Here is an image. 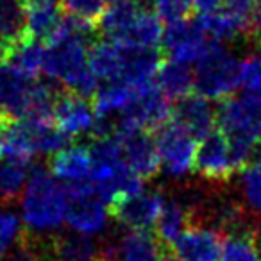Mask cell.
Returning a JSON list of instances; mask_svg holds the SVG:
<instances>
[{
    "instance_id": "f546056e",
    "label": "cell",
    "mask_w": 261,
    "mask_h": 261,
    "mask_svg": "<svg viewBox=\"0 0 261 261\" xmlns=\"http://www.w3.org/2000/svg\"><path fill=\"white\" fill-rule=\"evenodd\" d=\"M240 86L245 93L261 95V43L254 45V52L240 65Z\"/></svg>"
},
{
    "instance_id": "836d02e7",
    "label": "cell",
    "mask_w": 261,
    "mask_h": 261,
    "mask_svg": "<svg viewBox=\"0 0 261 261\" xmlns=\"http://www.w3.org/2000/svg\"><path fill=\"white\" fill-rule=\"evenodd\" d=\"M224 4V0H193V9L199 13V16L218 13Z\"/></svg>"
},
{
    "instance_id": "d6986e66",
    "label": "cell",
    "mask_w": 261,
    "mask_h": 261,
    "mask_svg": "<svg viewBox=\"0 0 261 261\" xmlns=\"http://www.w3.org/2000/svg\"><path fill=\"white\" fill-rule=\"evenodd\" d=\"M63 18L59 0H29L27 2V34L31 40L47 43L54 36Z\"/></svg>"
},
{
    "instance_id": "83f0119b",
    "label": "cell",
    "mask_w": 261,
    "mask_h": 261,
    "mask_svg": "<svg viewBox=\"0 0 261 261\" xmlns=\"http://www.w3.org/2000/svg\"><path fill=\"white\" fill-rule=\"evenodd\" d=\"M59 8L63 15L73 16L98 27L102 15L108 9V0H59Z\"/></svg>"
},
{
    "instance_id": "5bb4252c",
    "label": "cell",
    "mask_w": 261,
    "mask_h": 261,
    "mask_svg": "<svg viewBox=\"0 0 261 261\" xmlns=\"http://www.w3.org/2000/svg\"><path fill=\"white\" fill-rule=\"evenodd\" d=\"M172 120L195 140H204L217 127V109L206 97L188 95L175 102L172 108Z\"/></svg>"
},
{
    "instance_id": "7402d4cb",
    "label": "cell",
    "mask_w": 261,
    "mask_h": 261,
    "mask_svg": "<svg viewBox=\"0 0 261 261\" xmlns=\"http://www.w3.org/2000/svg\"><path fill=\"white\" fill-rule=\"evenodd\" d=\"M156 84L168 100L179 102L195 90V77L190 65L177 61H165L156 75Z\"/></svg>"
},
{
    "instance_id": "e0dca14e",
    "label": "cell",
    "mask_w": 261,
    "mask_h": 261,
    "mask_svg": "<svg viewBox=\"0 0 261 261\" xmlns=\"http://www.w3.org/2000/svg\"><path fill=\"white\" fill-rule=\"evenodd\" d=\"M193 213L188 202H182L179 199H167L165 200L163 211H161L160 218H158L156 225V238L165 249H174L177 240L182 236V232L192 225Z\"/></svg>"
},
{
    "instance_id": "30bf717a",
    "label": "cell",
    "mask_w": 261,
    "mask_h": 261,
    "mask_svg": "<svg viewBox=\"0 0 261 261\" xmlns=\"http://www.w3.org/2000/svg\"><path fill=\"white\" fill-rule=\"evenodd\" d=\"M224 234L218 229L193 222L174 245L181 261H220Z\"/></svg>"
},
{
    "instance_id": "d4e9b609",
    "label": "cell",
    "mask_w": 261,
    "mask_h": 261,
    "mask_svg": "<svg viewBox=\"0 0 261 261\" xmlns=\"http://www.w3.org/2000/svg\"><path fill=\"white\" fill-rule=\"evenodd\" d=\"M135 97V90L127 86L125 83H104L98 86L97 93L93 95V109L95 115L100 118H113V115H120Z\"/></svg>"
},
{
    "instance_id": "8992f818",
    "label": "cell",
    "mask_w": 261,
    "mask_h": 261,
    "mask_svg": "<svg viewBox=\"0 0 261 261\" xmlns=\"http://www.w3.org/2000/svg\"><path fill=\"white\" fill-rule=\"evenodd\" d=\"M163 52L170 56L172 61L192 65L199 63L210 50L211 41L200 29L197 18L179 20V22L167 23L163 33Z\"/></svg>"
},
{
    "instance_id": "d590c367",
    "label": "cell",
    "mask_w": 261,
    "mask_h": 261,
    "mask_svg": "<svg viewBox=\"0 0 261 261\" xmlns=\"http://www.w3.org/2000/svg\"><path fill=\"white\" fill-rule=\"evenodd\" d=\"M160 261H181L175 254H170V252H163V256L160 257Z\"/></svg>"
},
{
    "instance_id": "8fae6325",
    "label": "cell",
    "mask_w": 261,
    "mask_h": 261,
    "mask_svg": "<svg viewBox=\"0 0 261 261\" xmlns=\"http://www.w3.org/2000/svg\"><path fill=\"white\" fill-rule=\"evenodd\" d=\"M123 150V158L129 168L143 181L154 179L161 170V158L152 133L138 130L116 136Z\"/></svg>"
},
{
    "instance_id": "cb8c5ba5",
    "label": "cell",
    "mask_w": 261,
    "mask_h": 261,
    "mask_svg": "<svg viewBox=\"0 0 261 261\" xmlns=\"http://www.w3.org/2000/svg\"><path fill=\"white\" fill-rule=\"evenodd\" d=\"M27 38V2L0 0V45L11 48Z\"/></svg>"
},
{
    "instance_id": "8d00e7d4",
    "label": "cell",
    "mask_w": 261,
    "mask_h": 261,
    "mask_svg": "<svg viewBox=\"0 0 261 261\" xmlns=\"http://www.w3.org/2000/svg\"><path fill=\"white\" fill-rule=\"evenodd\" d=\"M257 245H259V250H261V222L257 224Z\"/></svg>"
},
{
    "instance_id": "1f68e13d",
    "label": "cell",
    "mask_w": 261,
    "mask_h": 261,
    "mask_svg": "<svg viewBox=\"0 0 261 261\" xmlns=\"http://www.w3.org/2000/svg\"><path fill=\"white\" fill-rule=\"evenodd\" d=\"M154 11L161 22L186 20L193 11V0H154Z\"/></svg>"
},
{
    "instance_id": "ffe728a7",
    "label": "cell",
    "mask_w": 261,
    "mask_h": 261,
    "mask_svg": "<svg viewBox=\"0 0 261 261\" xmlns=\"http://www.w3.org/2000/svg\"><path fill=\"white\" fill-rule=\"evenodd\" d=\"M163 25L152 11H143L113 43L130 48H160L163 41Z\"/></svg>"
},
{
    "instance_id": "7c38bea8",
    "label": "cell",
    "mask_w": 261,
    "mask_h": 261,
    "mask_svg": "<svg viewBox=\"0 0 261 261\" xmlns=\"http://www.w3.org/2000/svg\"><path fill=\"white\" fill-rule=\"evenodd\" d=\"M95 120L97 115L93 104L88 98L79 97L68 90H63L59 93L54 106V122L66 136L73 138V136L91 135Z\"/></svg>"
},
{
    "instance_id": "ab89813d",
    "label": "cell",
    "mask_w": 261,
    "mask_h": 261,
    "mask_svg": "<svg viewBox=\"0 0 261 261\" xmlns=\"http://www.w3.org/2000/svg\"><path fill=\"white\" fill-rule=\"evenodd\" d=\"M25 2H29V0H25Z\"/></svg>"
},
{
    "instance_id": "d6a6232c",
    "label": "cell",
    "mask_w": 261,
    "mask_h": 261,
    "mask_svg": "<svg viewBox=\"0 0 261 261\" xmlns=\"http://www.w3.org/2000/svg\"><path fill=\"white\" fill-rule=\"evenodd\" d=\"M254 4H256V0H224V9L231 13L232 16H236V18H240L242 22L250 25Z\"/></svg>"
},
{
    "instance_id": "6da1fadb",
    "label": "cell",
    "mask_w": 261,
    "mask_h": 261,
    "mask_svg": "<svg viewBox=\"0 0 261 261\" xmlns=\"http://www.w3.org/2000/svg\"><path fill=\"white\" fill-rule=\"evenodd\" d=\"M68 197L45 167H33L31 181L22 197V213L25 229L38 236L56 234L66 222Z\"/></svg>"
},
{
    "instance_id": "2e32d148",
    "label": "cell",
    "mask_w": 261,
    "mask_h": 261,
    "mask_svg": "<svg viewBox=\"0 0 261 261\" xmlns=\"http://www.w3.org/2000/svg\"><path fill=\"white\" fill-rule=\"evenodd\" d=\"M123 48V68L120 83H125L133 90L156 83V75L165 63L163 50L160 48Z\"/></svg>"
},
{
    "instance_id": "4dcf8cb0",
    "label": "cell",
    "mask_w": 261,
    "mask_h": 261,
    "mask_svg": "<svg viewBox=\"0 0 261 261\" xmlns=\"http://www.w3.org/2000/svg\"><path fill=\"white\" fill-rule=\"evenodd\" d=\"M22 222L15 213L0 211V259L9 252L22 236Z\"/></svg>"
},
{
    "instance_id": "ac0fdd59",
    "label": "cell",
    "mask_w": 261,
    "mask_h": 261,
    "mask_svg": "<svg viewBox=\"0 0 261 261\" xmlns=\"http://www.w3.org/2000/svg\"><path fill=\"white\" fill-rule=\"evenodd\" d=\"M48 170L66 182L86 181L91 172V152L86 145H68L48 160Z\"/></svg>"
},
{
    "instance_id": "9c48e42d",
    "label": "cell",
    "mask_w": 261,
    "mask_h": 261,
    "mask_svg": "<svg viewBox=\"0 0 261 261\" xmlns=\"http://www.w3.org/2000/svg\"><path fill=\"white\" fill-rule=\"evenodd\" d=\"M165 247L150 231H127L100 247V261H160Z\"/></svg>"
},
{
    "instance_id": "ba28073f",
    "label": "cell",
    "mask_w": 261,
    "mask_h": 261,
    "mask_svg": "<svg viewBox=\"0 0 261 261\" xmlns=\"http://www.w3.org/2000/svg\"><path fill=\"white\" fill-rule=\"evenodd\" d=\"M195 170L200 177L211 182H227L236 172L231 156L229 140L220 129L200 140L195 156Z\"/></svg>"
},
{
    "instance_id": "44dd1931",
    "label": "cell",
    "mask_w": 261,
    "mask_h": 261,
    "mask_svg": "<svg viewBox=\"0 0 261 261\" xmlns=\"http://www.w3.org/2000/svg\"><path fill=\"white\" fill-rule=\"evenodd\" d=\"M90 70L102 83L120 81L123 68V48L109 40H97L90 48Z\"/></svg>"
},
{
    "instance_id": "5b68a950",
    "label": "cell",
    "mask_w": 261,
    "mask_h": 261,
    "mask_svg": "<svg viewBox=\"0 0 261 261\" xmlns=\"http://www.w3.org/2000/svg\"><path fill=\"white\" fill-rule=\"evenodd\" d=\"M161 158V170L172 179L186 177L195 168L197 140L170 120L154 133Z\"/></svg>"
},
{
    "instance_id": "f35d334b",
    "label": "cell",
    "mask_w": 261,
    "mask_h": 261,
    "mask_svg": "<svg viewBox=\"0 0 261 261\" xmlns=\"http://www.w3.org/2000/svg\"><path fill=\"white\" fill-rule=\"evenodd\" d=\"M2 154H4V150H2V147H0V158H2Z\"/></svg>"
},
{
    "instance_id": "9a60e30c",
    "label": "cell",
    "mask_w": 261,
    "mask_h": 261,
    "mask_svg": "<svg viewBox=\"0 0 261 261\" xmlns=\"http://www.w3.org/2000/svg\"><path fill=\"white\" fill-rule=\"evenodd\" d=\"M109 210L97 197V193L77 197L68 200L66 224L73 232L93 236L108 227Z\"/></svg>"
},
{
    "instance_id": "3957f363",
    "label": "cell",
    "mask_w": 261,
    "mask_h": 261,
    "mask_svg": "<svg viewBox=\"0 0 261 261\" xmlns=\"http://www.w3.org/2000/svg\"><path fill=\"white\" fill-rule=\"evenodd\" d=\"M172 120L170 100L163 95L156 83L135 90L130 104L115 120V136L129 133H156Z\"/></svg>"
},
{
    "instance_id": "484cf974",
    "label": "cell",
    "mask_w": 261,
    "mask_h": 261,
    "mask_svg": "<svg viewBox=\"0 0 261 261\" xmlns=\"http://www.w3.org/2000/svg\"><path fill=\"white\" fill-rule=\"evenodd\" d=\"M220 261H261L257 229H254V225H247L225 234Z\"/></svg>"
},
{
    "instance_id": "7a4b0ae2",
    "label": "cell",
    "mask_w": 261,
    "mask_h": 261,
    "mask_svg": "<svg viewBox=\"0 0 261 261\" xmlns=\"http://www.w3.org/2000/svg\"><path fill=\"white\" fill-rule=\"evenodd\" d=\"M242 63L224 45L211 43L210 50L195 65V91L207 100H225L240 86Z\"/></svg>"
},
{
    "instance_id": "e575fe53",
    "label": "cell",
    "mask_w": 261,
    "mask_h": 261,
    "mask_svg": "<svg viewBox=\"0 0 261 261\" xmlns=\"http://www.w3.org/2000/svg\"><path fill=\"white\" fill-rule=\"evenodd\" d=\"M11 122H13L11 118H8L6 115H2V113H0V138H2V135H4V130L8 129V125H9Z\"/></svg>"
},
{
    "instance_id": "4fadbf2b",
    "label": "cell",
    "mask_w": 261,
    "mask_h": 261,
    "mask_svg": "<svg viewBox=\"0 0 261 261\" xmlns=\"http://www.w3.org/2000/svg\"><path fill=\"white\" fill-rule=\"evenodd\" d=\"M34 81L8 63L0 65V113L11 120L25 118Z\"/></svg>"
},
{
    "instance_id": "74e56055",
    "label": "cell",
    "mask_w": 261,
    "mask_h": 261,
    "mask_svg": "<svg viewBox=\"0 0 261 261\" xmlns=\"http://www.w3.org/2000/svg\"><path fill=\"white\" fill-rule=\"evenodd\" d=\"M108 2H111V4H115V2H122V0H108Z\"/></svg>"
},
{
    "instance_id": "f1b7e54d",
    "label": "cell",
    "mask_w": 261,
    "mask_h": 261,
    "mask_svg": "<svg viewBox=\"0 0 261 261\" xmlns=\"http://www.w3.org/2000/svg\"><path fill=\"white\" fill-rule=\"evenodd\" d=\"M242 192L245 204L261 213V154H256V160L242 170Z\"/></svg>"
},
{
    "instance_id": "4316f807",
    "label": "cell",
    "mask_w": 261,
    "mask_h": 261,
    "mask_svg": "<svg viewBox=\"0 0 261 261\" xmlns=\"http://www.w3.org/2000/svg\"><path fill=\"white\" fill-rule=\"evenodd\" d=\"M43 59H45V43L36 40L20 41L18 45L8 48V58L6 63L15 66L16 70L31 79H38L40 72H43Z\"/></svg>"
},
{
    "instance_id": "277c9868",
    "label": "cell",
    "mask_w": 261,
    "mask_h": 261,
    "mask_svg": "<svg viewBox=\"0 0 261 261\" xmlns=\"http://www.w3.org/2000/svg\"><path fill=\"white\" fill-rule=\"evenodd\" d=\"M217 123L229 142L257 147L261 143V95L243 93L222 100Z\"/></svg>"
},
{
    "instance_id": "603a6c76",
    "label": "cell",
    "mask_w": 261,
    "mask_h": 261,
    "mask_svg": "<svg viewBox=\"0 0 261 261\" xmlns=\"http://www.w3.org/2000/svg\"><path fill=\"white\" fill-rule=\"evenodd\" d=\"M31 174V161L6 160L0 163V206H13L22 199Z\"/></svg>"
},
{
    "instance_id": "52a82bcc",
    "label": "cell",
    "mask_w": 261,
    "mask_h": 261,
    "mask_svg": "<svg viewBox=\"0 0 261 261\" xmlns=\"http://www.w3.org/2000/svg\"><path fill=\"white\" fill-rule=\"evenodd\" d=\"M165 197L156 190H143V192L130 195L120 202L113 204L109 215L118 222L120 225L130 229V231H149L156 225L161 211L165 206Z\"/></svg>"
}]
</instances>
